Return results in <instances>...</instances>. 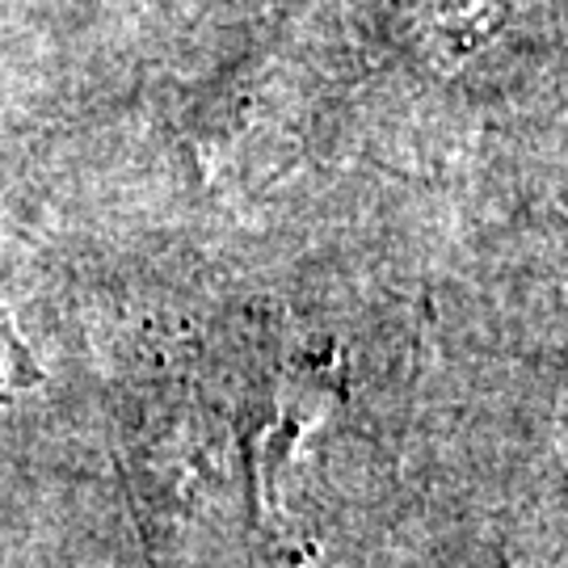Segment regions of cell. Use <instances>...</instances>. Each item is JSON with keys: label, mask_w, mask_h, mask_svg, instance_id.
<instances>
[{"label": "cell", "mask_w": 568, "mask_h": 568, "mask_svg": "<svg viewBox=\"0 0 568 568\" xmlns=\"http://www.w3.org/2000/svg\"><path fill=\"white\" fill-rule=\"evenodd\" d=\"M39 379V371H34V363L26 358V349H21V342L4 328V321H0V392H9V387H26Z\"/></svg>", "instance_id": "obj_1"}]
</instances>
